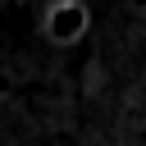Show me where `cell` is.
I'll return each instance as SVG.
<instances>
[{"instance_id": "1", "label": "cell", "mask_w": 146, "mask_h": 146, "mask_svg": "<svg viewBox=\"0 0 146 146\" xmlns=\"http://www.w3.org/2000/svg\"><path fill=\"white\" fill-rule=\"evenodd\" d=\"M82 27H87V9L82 5H59L50 14V36H59V41H73Z\"/></svg>"}]
</instances>
